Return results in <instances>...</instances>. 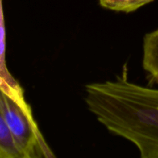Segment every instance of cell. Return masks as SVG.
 I'll use <instances>...</instances> for the list:
<instances>
[{
	"label": "cell",
	"instance_id": "obj_1",
	"mask_svg": "<svg viewBox=\"0 0 158 158\" xmlns=\"http://www.w3.org/2000/svg\"><path fill=\"white\" fill-rule=\"evenodd\" d=\"M85 102L110 132L137 146L142 158H158V89L128 81L124 69L114 81L86 85Z\"/></svg>",
	"mask_w": 158,
	"mask_h": 158
},
{
	"label": "cell",
	"instance_id": "obj_2",
	"mask_svg": "<svg viewBox=\"0 0 158 158\" xmlns=\"http://www.w3.org/2000/svg\"><path fill=\"white\" fill-rule=\"evenodd\" d=\"M0 113L23 158L55 157L34 119L23 89H14L2 78Z\"/></svg>",
	"mask_w": 158,
	"mask_h": 158
},
{
	"label": "cell",
	"instance_id": "obj_3",
	"mask_svg": "<svg viewBox=\"0 0 158 158\" xmlns=\"http://www.w3.org/2000/svg\"><path fill=\"white\" fill-rule=\"evenodd\" d=\"M143 67L151 81L158 84V29L143 38Z\"/></svg>",
	"mask_w": 158,
	"mask_h": 158
},
{
	"label": "cell",
	"instance_id": "obj_4",
	"mask_svg": "<svg viewBox=\"0 0 158 158\" xmlns=\"http://www.w3.org/2000/svg\"><path fill=\"white\" fill-rule=\"evenodd\" d=\"M6 25L2 0H0V78L14 89H23L17 80L9 73L6 60Z\"/></svg>",
	"mask_w": 158,
	"mask_h": 158
},
{
	"label": "cell",
	"instance_id": "obj_5",
	"mask_svg": "<svg viewBox=\"0 0 158 158\" xmlns=\"http://www.w3.org/2000/svg\"><path fill=\"white\" fill-rule=\"evenodd\" d=\"M0 158H23L0 113Z\"/></svg>",
	"mask_w": 158,
	"mask_h": 158
},
{
	"label": "cell",
	"instance_id": "obj_6",
	"mask_svg": "<svg viewBox=\"0 0 158 158\" xmlns=\"http://www.w3.org/2000/svg\"><path fill=\"white\" fill-rule=\"evenodd\" d=\"M154 0H99L103 8L125 13L134 12Z\"/></svg>",
	"mask_w": 158,
	"mask_h": 158
}]
</instances>
